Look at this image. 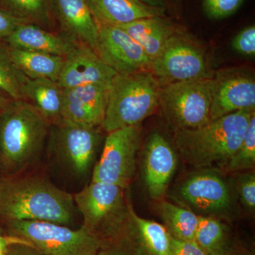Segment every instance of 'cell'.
I'll return each mask as SVG.
<instances>
[{
    "instance_id": "1",
    "label": "cell",
    "mask_w": 255,
    "mask_h": 255,
    "mask_svg": "<svg viewBox=\"0 0 255 255\" xmlns=\"http://www.w3.org/2000/svg\"><path fill=\"white\" fill-rule=\"evenodd\" d=\"M71 194L41 177L0 179V219L70 224L73 218Z\"/></svg>"
},
{
    "instance_id": "2",
    "label": "cell",
    "mask_w": 255,
    "mask_h": 255,
    "mask_svg": "<svg viewBox=\"0 0 255 255\" xmlns=\"http://www.w3.org/2000/svg\"><path fill=\"white\" fill-rule=\"evenodd\" d=\"M254 113L240 111L196 128L176 130L174 143L183 159L193 167L226 166L241 145Z\"/></svg>"
},
{
    "instance_id": "3",
    "label": "cell",
    "mask_w": 255,
    "mask_h": 255,
    "mask_svg": "<svg viewBox=\"0 0 255 255\" xmlns=\"http://www.w3.org/2000/svg\"><path fill=\"white\" fill-rule=\"evenodd\" d=\"M49 122L26 100H12L0 113V167L15 172L41 150Z\"/></svg>"
},
{
    "instance_id": "4",
    "label": "cell",
    "mask_w": 255,
    "mask_h": 255,
    "mask_svg": "<svg viewBox=\"0 0 255 255\" xmlns=\"http://www.w3.org/2000/svg\"><path fill=\"white\" fill-rule=\"evenodd\" d=\"M160 85L151 70L117 74L111 83L102 128L110 132L140 125L159 107Z\"/></svg>"
},
{
    "instance_id": "5",
    "label": "cell",
    "mask_w": 255,
    "mask_h": 255,
    "mask_svg": "<svg viewBox=\"0 0 255 255\" xmlns=\"http://www.w3.org/2000/svg\"><path fill=\"white\" fill-rule=\"evenodd\" d=\"M122 188L92 181L74 196L87 229L107 243L122 237L128 227V211Z\"/></svg>"
},
{
    "instance_id": "6",
    "label": "cell",
    "mask_w": 255,
    "mask_h": 255,
    "mask_svg": "<svg viewBox=\"0 0 255 255\" xmlns=\"http://www.w3.org/2000/svg\"><path fill=\"white\" fill-rule=\"evenodd\" d=\"M9 236L27 241L46 255H93L108 243L82 226L72 230L43 221L6 223Z\"/></svg>"
},
{
    "instance_id": "7",
    "label": "cell",
    "mask_w": 255,
    "mask_h": 255,
    "mask_svg": "<svg viewBox=\"0 0 255 255\" xmlns=\"http://www.w3.org/2000/svg\"><path fill=\"white\" fill-rule=\"evenodd\" d=\"M212 78L160 85L159 107L176 130L196 128L211 121Z\"/></svg>"
},
{
    "instance_id": "8",
    "label": "cell",
    "mask_w": 255,
    "mask_h": 255,
    "mask_svg": "<svg viewBox=\"0 0 255 255\" xmlns=\"http://www.w3.org/2000/svg\"><path fill=\"white\" fill-rule=\"evenodd\" d=\"M151 71L160 85L212 78L214 75L205 50L182 29L169 38L152 62Z\"/></svg>"
},
{
    "instance_id": "9",
    "label": "cell",
    "mask_w": 255,
    "mask_h": 255,
    "mask_svg": "<svg viewBox=\"0 0 255 255\" xmlns=\"http://www.w3.org/2000/svg\"><path fill=\"white\" fill-rule=\"evenodd\" d=\"M140 132V125L108 132L100 160L94 167L92 181L127 188L135 174Z\"/></svg>"
},
{
    "instance_id": "10",
    "label": "cell",
    "mask_w": 255,
    "mask_h": 255,
    "mask_svg": "<svg viewBox=\"0 0 255 255\" xmlns=\"http://www.w3.org/2000/svg\"><path fill=\"white\" fill-rule=\"evenodd\" d=\"M96 20L99 26L96 52L110 68L121 75L151 70L152 62L145 50L123 28Z\"/></svg>"
},
{
    "instance_id": "11",
    "label": "cell",
    "mask_w": 255,
    "mask_h": 255,
    "mask_svg": "<svg viewBox=\"0 0 255 255\" xmlns=\"http://www.w3.org/2000/svg\"><path fill=\"white\" fill-rule=\"evenodd\" d=\"M255 108V80L251 74L237 69L220 70L214 74L211 120Z\"/></svg>"
},
{
    "instance_id": "12",
    "label": "cell",
    "mask_w": 255,
    "mask_h": 255,
    "mask_svg": "<svg viewBox=\"0 0 255 255\" xmlns=\"http://www.w3.org/2000/svg\"><path fill=\"white\" fill-rule=\"evenodd\" d=\"M55 150L75 174L84 176L92 167L100 141L97 127L70 122L55 124Z\"/></svg>"
},
{
    "instance_id": "13",
    "label": "cell",
    "mask_w": 255,
    "mask_h": 255,
    "mask_svg": "<svg viewBox=\"0 0 255 255\" xmlns=\"http://www.w3.org/2000/svg\"><path fill=\"white\" fill-rule=\"evenodd\" d=\"M111 83L89 84L64 90L60 122L92 127L102 126Z\"/></svg>"
},
{
    "instance_id": "14",
    "label": "cell",
    "mask_w": 255,
    "mask_h": 255,
    "mask_svg": "<svg viewBox=\"0 0 255 255\" xmlns=\"http://www.w3.org/2000/svg\"><path fill=\"white\" fill-rule=\"evenodd\" d=\"M117 73L86 45L77 43L65 57L58 80L63 90L94 83H110Z\"/></svg>"
},
{
    "instance_id": "15",
    "label": "cell",
    "mask_w": 255,
    "mask_h": 255,
    "mask_svg": "<svg viewBox=\"0 0 255 255\" xmlns=\"http://www.w3.org/2000/svg\"><path fill=\"white\" fill-rule=\"evenodd\" d=\"M177 165V156L168 140L159 132L151 134L144 150V180L153 199L167 191Z\"/></svg>"
},
{
    "instance_id": "16",
    "label": "cell",
    "mask_w": 255,
    "mask_h": 255,
    "mask_svg": "<svg viewBox=\"0 0 255 255\" xmlns=\"http://www.w3.org/2000/svg\"><path fill=\"white\" fill-rule=\"evenodd\" d=\"M182 201L204 213H215L227 209L231 196L222 178L210 171L190 176L178 190Z\"/></svg>"
},
{
    "instance_id": "17",
    "label": "cell",
    "mask_w": 255,
    "mask_h": 255,
    "mask_svg": "<svg viewBox=\"0 0 255 255\" xmlns=\"http://www.w3.org/2000/svg\"><path fill=\"white\" fill-rule=\"evenodd\" d=\"M50 5L65 36L96 52L99 26L87 0H50Z\"/></svg>"
},
{
    "instance_id": "18",
    "label": "cell",
    "mask_w": 255,
    "mask_h": 255,
    "mask_svg": "<svg viewBox=\"0 0 255 255\" xmlns=\"http://www.w3.org/2000/svg\"><path fill=\"white\" fill-rule=\"evenodd\" d=\"M3 41L11 48L41 52L64 58L78 43L65 35L55 34L32 23L20 25Z\"/></svg>"
},
{
    "instance_id": "19",
    "label": "cell",
    "mask_w": 255,
    "mask_h": 255,
    "mask_svg": "<svg viewBox=\"0 0 255 255\" xmlns=\"http://www.w3.org/2000/svg\"><path fill=\"white\" fill-rule=\"evenodd\" d=\"M117 26L143 48L151 62L157 58L169 38L181 30L166 16L140 18Z\"/></svg>"
},
{
    "instance_id": "20",
    "label": "cell",
    "mask_w": 255,
    "mask_h": 255,
    "mask_svg": "<svg viewBox=\"0 0 255 255\" xmlns=\"http://www.w3.org/2000/svg\"><path fill=\"white\" fill-rule=\"evenodd\" d=\"M97 19L114 25L140 18L165 16L164 8L152 7L139 0H87Z\"/></svg>"
},
{
    "instance_id": "21",
    "label": "cell",
    "mask_w": 255,
    "mask_h": 255,
    "mask_svg": "<svg viewBox=\"0 0 255 255\" xmlns=\"http://www.w3.org/2000/svg\"><path fill=\"white\" fill-rule=\"evenodd\" d=\"M64 90L58 82L49 79H27L23 87V98L33 105L49 123L62 119Z\"/></svg>"
},
{
    "instance_id": "22",
    "label": "cell",
    "mask_w": 255,
    "mask_h": 255,
    "mask_svg": "<svg viewBox=\"0 0 255 255\" xmlns=\"http://www.w3.org/2000/svg\"><path fill=\"white\" fill-rule=\"evenodd\" d=\"M128 226L133 237L147 255H171V239L167 228L153 221L142 219L128 204Z\"/></svg>"
},
{
    "instance_id": "23",
    "label": "cell",
    "mask_w": 255,
    "mask_h": 255,
    "mask_svg": "<svg viewBox=\"0 0 255 255\" xmlns=\"http://www.w3.org/2000/svg\"><path fill=\"white\" fill-rule=\"evenodd\" d=\"M9 50L15 65L26 78L58 82L65 61L64 57L11 48Z\"/></svg>"
},
{
    "instance_id": "24",
    "label": "cell",
    "mask_w": 255,
    "mask_h": 255,
    "mask_svg": "<svg viewBox=\"0 0 255 255\" xmlns=\"http://www.w3.org/2000/svg\"><path fill=\"white\" fill-rule=\"evenodd\" d=\"M194 241L208 255H231L228 228L214 217L199 216Z\"/></svg>"
},
{
    "instance_id": "25",
    "label": "cell",
    "mask_w": 255,
    "mask_h": 255,
    "mask_svg": "<svg viewBox=\"0 0 255 255\" xmlns=\"http://www.w3.org/2000/svg\"><path fill=\"white\" fill-rule=\"evenodd\" d=\"M159 211L164 227L172 237L181 241H194L199 216L168 201L159 204Z\"/></svg>"
},
{
    "instance_id": "26",
    "label": "cell",
    "mask_w": 255,
    "mask_h": 255,
    "mask_svg": "<svg viewBox=\"0 0 255 255\" xmlns=\"http://www.w3.org/2000/svg\"><path fill=\"white\" fill-rule=\"evenodd\" d=\"M27 78L11 59L9 46L0 41V90L14 100H24L23 87Z\"/></svg>"
},
{
    "instance_id": "27",
    "label": "cell",
    "mask_w": 255,
    "mask_h": 255,
    "mask_svg": "<svg viewBox=\"0 0 255 255\" xmlns=\"http://www.w3.org/2000/svg\"><path fill=\"white\" fill-rule=\"evenodd\" d=\"M50 0H0V8L30 23L49 26Z\"/></svg>"
},
{
    "instance_id": "28",
    "label": "cell",
    "mask_w": 255,
    "mask_h": 255,
    "mask_svg": "<svg viewBox=\"0 0 255 255\" xmlns=\"http://www.w3.org/2000/svg\"><path fill=\"white\" fill-rule=\"evenodd\" d=\"M255 165V114L252 116L243 135L241 145L226 164V169L231 172L247 170Z\"/></svg>"
},
{
    "instance_id": "29",
    "label": "cell",
    "mask_w": 255,
    "mask_h": 255,
    "mask_svg": "<svg viewBox=\"0 0 255 255\" xmlns=\"http://www.w3.org/2000/svg\"><path fill=\"white\" fill-rule=\"evenodd\" d=\"M245 0H203V7L208 17L221 19L234 14Z\"/></svg>"
},
{
    "instance_id": "30",
    "label": "cell",
    "mask_w": 255,
    "mask_h": 255,
    "mask_svg": "<svg viewBox=\"0 0 255 255\" xmlns=\"http://www.w3.org/2000/svg\"><path fill=\"white\" fill-rule=\"evenodd\" d=\"M236 187L241 202L248 209L255 208V174L254 172L240 174Z\"/></svg>"
},
{
    "instance_id": "31",
    "label": "cell",
    "mask_w": 255,
    "mask_h": 255,
    "mask_svg": "<svg viewBox=\"0 0 255 255\" xmlns=\"http://www.w3.org/2000/svg\"><path fill=\"white\" fill-rule=\"evenodd\" d=\"M233 49L240 54L254 58L255 55V26H247L234 37L232 41Z\"/></svg>"
},
{
    "instance_id": "32",
    "label": "cell",
    "mask_w": 255,
    "mask_h": 255,
    "mask_svg": "<svg viewBox=\"0 0 255 255\" xmlns=\"http://www.w3.org/2000/svg\"><path fill=\"white\" fill-rule=\"evenodd\" d=\"M93 255H140L127 238L120 237L110 242Z\"/></svg>"
},
{
    "instance_id": "33",
    "label": "cell",
    "mask_w": 255,
    "mask_h": 255,
    "mask_svg": "<svg viewBox=\"0 0 255 255\" xmlns=\"http://www.w3.org/2000/svg\"><path fill=\"white\" fill-rule=\"evenodd\" d=\"M25 23L30 22L0 8V41H4L20 25Z\"/></svg>"
},
{
    "instance_id": "34",
    "label": "cell",
    "mask_w": 255,
    "mask_h": 255,
    "mask_svg": "<svg viewBox=\"0 0 255 255\" xmlns=\"http://www.w3.org/2000/svg\"><path fill=\"white\" fill-rule=\"evenodd\" d=\"M171 255H208L194 241L171 239Z\"/></svg>"
},
{
    "instance_id": "35",
    "label": "cell",
    "mask_w": 255,
    "mask_h": 255,
    "mask_svg": "<svg viewBox=\"0 0 255 255\" xmlns=\"http://www.w3.org/2000/svg\"><path fill=\"white\" fill-rule=\"evenodd\" d=\"M7 255H46L30 245L14 244L9 246Z\"/></svg>"
},
{
    "instance_id": "36",
    "label": "cell",
    "mask_w": 255,
    "mask_h": 255,
    "mask_svg": "<svg viewBox=\"0 0 255 255\" xmlns=\"http://www.w3.org/2000/svg\"><path fill=\"white\" fill-rule=\"evenodd\" d=\"M14 244L30 245L27 241L21 239V238L11 236H2L0 235V252L1 253H6L9 246Z\"/></svg>"
},
{
    "instance_id": "37",
    "label": "cell",
    "mask_w": 255,
    "mask_h": 255,
    "mask_svg": "<svg viewBox=\"0 0 255 255\" xmlns=\"http://www.w3.org/2000/svg\"><path fill=\"white\" fill-rule=\"evenodd\" d=\"M144 4L152 6V7L164 8L167 9V1L166 0H139Z\"/></svg>"
},
{
    "instance_id": "38",
    "label": "cell",
    "mask_w": 255,
    "mask_h": 255,
    "mask_svg": "<svg viewBox=\"0 0 255 255\" xmlns=\"http://www.w3.org/2000/svg\"><path fill=\"white\" fill-rule=\"evenodd\" d=\"M12 99L10 98L9 96L5 94L4 92L0 90V113L2 112L6 106L9 103Z\"/></svg>"
},
{
    "instance_id": "39",
    "label": "cell",
    "mask_w": 255,
    "mask_h": 255,
    "mask_svg": "<svg viewBox=\"0 0 255 255\" xmlns=\"http://www.w3.org/2000/svg\"><path fill=\"white\" fill-rule=\"evenodd\" d=\"M0 255H7L6 253H1V252H0Z\"/></svg>"
},
{
    "instance_id": "40",
    "label": "cell",
    "mask_w": 255,
    "mask_h": 255,
    "mask_svg": "<svg viewBox=\"0 0 255 255\" xmlns=\"http://www.w3.org/2000/svg\"><path fill=\"white\" fill-rule=\"evenodd\" d=\"M177 1H178V0H177Z\"/></svg>"
}]
</instances>
